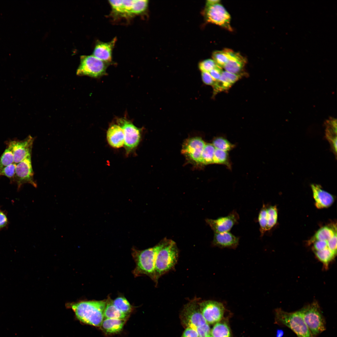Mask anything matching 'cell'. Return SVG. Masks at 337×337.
Listing matches in <instances>:
<instances>
[{
	"label": "cell",
	"mask_w": 337,
	"mask_h": 337,
	"mask_svg": "<svg viewBox=\"0 0 337 337\" xmlns=\"http://www.w3.org/2000/svg\"><path fill=\"white\" fill-rule=\"evenodd\" d=\"M267 205L263 204L260 210L258 217L261 237H262L267 232Z\"/></svg>",
	"instance_id": "obj_31"
},
{
	"label": "cell",
	"mask_w": 337,
	"mask_h": 337,
	"mask_svg": "<svg viewBox=\"0 0 337 337\" xmlns=\"http://www.w3.org/2000/svg\"><path fill=\"white\" fill-rule=\"evenodd\" d=\"M337 120L333 117H330L325 123V137L329 142L332 152L336 158L337 155Z\"/></svg>",
	"instance_id": "obj_21"
},
{
	"label": "cell",
	"mask_w": 337,
	"mask_h": 337,
	"mask_svg": "<svg viewBox=\"0 0 337 337\" xmlns=\"http://www.w3.org/2000/svg\"><path fill=\"white\" fill-rule=\"evenodd\" d=\"M239 237L229 232L214 233L212 245L220 248L235 249L239 245Z\"/></svg>",
	"instance_id": "obj_15"
},
{
	"label": "cell",
	"mask_w": 337,
	"mask_h": 337,
	"mask_svg": "<svg viewBox=\"0 0 337 337\" xmlns=\"http://www.w3.org/2000/svg\"><path fill=\"white\" fill-rule=\"evenodd\" d=\"M337 234L336 225L325 226L320 228L310 240L309 243L311 244L316 241H328Z\"/></svg>",
	"instance_id": "obj_23"
},
{
	"label": "cell",
	"mask_w": 337,
	"mask_h": 337,
	"mask_svg": "<svg viewBox=\"0 0 337 337\" xmlns=\"http://www.w3.org/2000/svg\"><path fill=\"white\" fill-rule=\"evenodd\" d=\"M181 337H199L196 330L190 327H187Z\"/></svg>",
	"instance_id": "obj_43"
},
{
	"label": "cell",
	"mask_w": 337,
	"mask_h": 337,
	"mask_svg": "<svg viewBox=\"0 0 337 337\" xmlns=\"http://www.w3.org/2000/svg\"><path fill=\"white\" fill-rule=\"evenodd\" d=\"M198 304L201 313L208 324H216L223 317L225 308L222 303L207 300L199 301Z\"/></svg>",
	"instance_id": "obj_9"
},
{
	"label": "cell",
	"mask_w": 337,
	"mask_h": 337,
	"mask_svg": "<svg viewBox=\"0 0 337 337\" xmlns=\"http://www.w3.org/2000/svg\"><path fill=\"white\" fill-rule=\"evenodd\" d=\"M108 143L112 147L118 148L124 146V135L121 128L118 125L113 124L108 129L106 134Z\"/></svg>",
	"instance_id": "obj_18"
},
{
	"label": "cell",
	"mask_w": 337,
	"mask_h": 337,
	"mask_svg": "<svg viewBox=\"0 0 337 337\" xmlns=\"http://www.w3.org/2000/svg\"><path fill=\"white\" fill-rule=\"evenodd\" d=\"M34 139V138L29 135L22 140H14L9 142L12 148L14 163L17 164L32 155Z\"/></svg>",
	"instance_id": "obj_14"
},
{
	"label": "cell",
	"mask_w": 337,
	"mask_h": 337,
	"mask_svg": "<svg viewBox=\"0 0 337 337\" xmlns=\"http://www.w3.org/2000/svg\"><path fill=\"white\" fill-rule=\"evenodd\" d=\"M284 332L283 331L281 330H277L276 334V337H282L284 335Z\"/></svg>",
	"instance_id": "obj_45"
},
{
	"label": "cell",
	"mask_w": 337,
	"mask_h": 337,
	"mask_svg": "<svg viewBox=\"0 0 337 337\" xmlns=\"http://www.w3.org/2000/svg\"><path fill=\"white\" fill-rule=\"evenodd\" d=\"M14 163V156L12 146L9 142L0 157V171L7 166Z\"/></svg>",
	"instance_id": "obj_27"
},
{
	"label": "cell",
	"mask_w": 337,
	"mask_h": 337,
	"mask_svg": "<svg viewBox=\"0 0 337 337\" xmlns=\"http://www.w3.org/2000/svg\"><path fill=\"white\" fill-rule=\"evenodd\" d=\"M206 143L200 137L189 138L183 143L182 153L189 160L199 164L201 154Z\"/></svg>",
	"instance_id": "obj_13"
},
{
	"label": "cell",
	"mask_w": 337,
	"mask_h": 337,
	"mask_svg": "<svg viewBox=\"0 0 337 337\" xmlns=\"http://www.w3.org/2000/svg\"><path fill=\"white\" fill-rule=\"evenodd\" d=\"M239 216L237 211L233 210L227 215L217 219H207L206 221L214 233L229 232L233 226L237 224Z\"/></svg>",
	"instance_id": "obj_12"
},
{
	"label": "cell",
	"mask_w": 337,
	"mask_h": 337,
	"mask_svg": "<svg viewBox=\"0 0 337 337\" xmlns=\"http://www.w3.org/2000/svg\"><path fill=\"white\" fill-rule=\"evenodd\" d=\"M201 77L203 82L205 84L211 85L212 87L213 86L215 81L214 80L209 72H202Z\"/></svg>",
	"instance_id": "obj_40"
},
{
	"label": "cell",
	"mask_w": 337,
	"mask_h": 337,
	"mask_svg": "<svg viewBox=\"0 0 337 337\" xmlns=\"http://www.w3.org/2000/svg\"><path fill=\"white\" fill-rule=\"evenodd\" d=\"M116 40V38H115L109 42H97L92 55L105 63L110 62L112 61V50Z\"/></svg>",
	"instance_id": "obj_17"
},
{
	"label": "cell",
	"mask_w": 337,
	"mask_h": 337,
	"mask_svg": "<svg viewBox=\"0 0 337 337\" xmlns=\"http://www.w3.org/2000/svg\"><path fill=\"white\" fill-rule=\"evenodd\" d=\"M198 302L199 300L194 298L186 304L182 310L181 320L186 328L196 330L197 328L208 323L201 313Z\"/></svg>",
	"instance_id": "obj_6"
},
{
	"label": "cell",
	"mask_w": 337,
	"mask_h": 337,
	"mask_svg": "<svg viewBox=\"0 0 337 337\" xmlns=\"http://www.w3.org/2000/svg\"><path fill=\"white\" fill-rule=\"evenodd\" d=\"M208 337H213L211 335H210Z\"/></svg>",
	"instance_id": "obj_46"
},
{
	"label": "cell",
	"mask_w": 337,
	"mask_h": 337,
	"mask_svg": "<svg viewBox=\"0 0 337 337\" xmlns=\"http://www.w3.org/2000/svg\"><path fill=\"white\" fill-rule=\"evenodd\" d=\"M222 72V68L217 66L209 73L214 80L216 81L219 79Z\"/></svg>",
	"instance_id": "obj_42"
},
{
	"label": "cell",
	"mask_w": 337,
	"mask_h": 337,
	"mask_svg": "<svg viewBox=\"0 0 337 337\" xmlns=\"http://www.w3.org/2000/svg\"><path fill=\"white\" fill-rule=\"evenodd\" d=\"M228 50L215 51L212 54L213 60L218 66L222 68L224 67L229 59Z\"/></svg>",
	"instance_id": "obj_29"
},
{
	"label": "cell",
	"mask_w": 337,
	"mask_h": 337,
	"mask_svg": "<svg viewBox=\"0 0 337 337\" xmlns=\"http://www.w3.org/2000/svg\"><path fill=\"white\" fill-rule=\"evenodd\" d=\"M196 330L199 337H208L210 335L211 330L208 323L197 328Z\"/></svg>",
	"instance_id": "obj_37"
},
{
	"label": "cell",
	"mask_w": 337,
	"mask_h": 337,
	"mask_svg": "<svg viewBox=\"0 0 337 337\" xmlns=\"http://www.w3.org/2000/svg\"><path fill=\"white\" fill-rule=\"evenodd\" d=\"M104 319H117L126 320L128 317L118 310L113 304V300L109 297L106 299V303L104 313Z\"/></svg>",
	"instance_id": "obj_24"
},
{
	"label": "cell",
	"mask_w": 337,
	"mask_h": 337,
	"mask_svg": "<svg viewBox=\"0 0 337 337\" xmlns=\"http://www.w3.org/2000/svg\"><path fill=\"white\" fill-rule=\"evenodd\" d=\"M106 300L83 301L70 303L67 306L74 311L76 317L85 324L100 327L104 320Z\"/></svg>",
	"instance_id": "obj_1"
},
{
	"label": "cell",
	"mask_w": 337,
	"mask_h": 337,
	"mask_svg": "<svg viewBox=\"0 0 337 337\" xmlns=\"http://www.w3.org/2000/svg\"><path fill=\"white\" fill-rule=\"evenodd\" d=\"M227 152L216 149L213 158V164H224L230 167Z\"/></svg>",
	"instance_id": "obj_34"
},
{
	"label": "cell",
	"mask_w": 337,
	"mask_h": 337,
	"mask_svg": "<svg viewBox=\"0 0 337 337\" xmlns=\"http://www.w3.org/2000/svg\"><path fill=\"white\" fill-rule=\"evenodd\" d=\"M212 144L215 149L226 152L232 150L234 147V144L222 137L215 138L213 140Z\"/></svg>",
	"instance_id": "obj_33"
},
{
	"label": "cell",
	"mask_w": 337,
	"mask_h": 337,
	"mask_svg": "<svg viewBox=\"0 0 337 337\" xmlns=\"http://www.w3.org/2000/svg\"><path fill=\"white\" fill-rule=\"evenodd\" d=\"M178 256V250L176 243L173 240L168 239L156 256L155 273L157 283L159 277L174 267Z\"/></svg>",
	"instance_id": "obj_3"
},
{
	"label": "cell",
	"mask_w": 337,
	"mask_h": 337,
	"mask_svg": "<svg viewBox=\"0 0 337 337\" xmlns=\"http://www.w3.org/2000/svg\"><path fill=\"white\" fill-rule=\"evenodd\" d=\"M240 74H235L226 71H223L219 79L212 86L214 93L226 90L233 84L241 76Z\"/></svg>",
	"instance_id": "obj_20"
},
{
	"label": "cell",
	"mask_w": 337,
	"mask_h": 337,
	"mask_svg": "<svg viewBox=\"0 0 337 337\" xmlns=\"http://www.w3.org/2000/svg\"><path fill=\"white\" fill-rule=\"evenodd\" d=\"M16 165L14 163L3 168L0 171V176H5L10 179L11 183L14 182Z\"/></svg>",
	"instance_id": "obj_35"
},
{
	"label": "cell",
	"mask_w": 337,
	"mask_h": 337,
	"mask_svg": "<svg viewBox=\"0 0 337 337\" xmlns=\"http://www.w3.org/2000/svg\"><path fill=\"white\" fill-rule=\"evenodd\" d=\"M220 2L219 0H207L206 3V7L211 6L217 3H219Z\"/></svg>",
	"instance_id": "obj_44"
},
{
	"label": "cell",
	"mask_w": 337,
	"mask_h": 337,
	"mask_svg": "<svg viewBox=\"0 0 337 337\" xmlns=\"http://www.w3.org/2000/svg\"><path fill=\"white\" fill-rule=\"evenodd\" d=\"M313 197L316 207L321 209L330 206L334 202L333 196L322 189L319 185L312 184L311 185Z\"/></svg>",
	"instance_id": "obj_16"
},
{
	"label": "cell",
	"mask_w": 337,
	"mask_h": 337,
	"mask_svg": "<svg viewBox=\"0 0 337 337\" xmlns=\"http://www.w3.org/2000/svg\"><path fill=\"white\" fill-rule=\"evenodd\" d=\"M217 66L213 60L208 59L200 62L199 67L202 72H209Z\"/></svg>",
	"instance_id": "obj_36"
},
{
	"label": "cell",
	"mask_w": 337,
	"mask_h": 337,
	"mask_svg": "<svg viewBox=\"0 0 337 337\" xmlns=\"http://www.w3.org/2000/svg\"><path fill=\"white\" fill-rule=\"evenodd\" d=\"M210 335L213 337H231L229 327L225 322L216 323L211 330Z\"/></svg>",
	"instance_id": "obj_25"
},
{
	"label": "cell",
	"mask_w": 337,
	"mask_h": 337,
	"mask_svg": "<svg viewBox=\"0 0 337 337\" xmlns=\"http://www.w3.org/2000/svg\"><path fill=\"white\" fill-rule=\"evenodd\" d=\"M229 59L224 66L225 71L235 74H240L246 62V60L239 53L228 50Z\"/></svg>",
	"instance_id": "obj_19"
},
{
	"label": "cell",
	"mask_w": 337,
	"mask_h": 337,
	"mask_svg": "<svg viewBox=\"0 0 337 337\" xmlns=\"http://www.w3.org/2000/svg\"><path fill=\"white\" fill-rule=\"evenodd\" d=\"M314 252L318 259L326 267L336 255L328 248Z\"/></svg>",
	"instance_id": "obj_30"
},
{
	"label": "cell",
	"mask_w": 337,
	"mask_h": 337,
	"mask_svg": "<svg viewBox=\"0 0 337 337\" xmlns=\"http://www.w3.org/2000/svg\"><path fill=\"white\" fill-rule=\"evenodd\" d=\"M267 231L271 229L276 223L278 212L276 206L267 205Z\"/></svg>",
	"instance_id": "obj_32"
},
{
	"label": "cell",
	"mask_w": 337,
	"mask_h": 337,
	"mask_svg": "<svg viewBox=\"0 0 337 337\" xmlns=\"http://www.w3.org/2000/svg\"><path fill=\"white\" fill-rule=\"evenodd\" d=\"M117 123L122 129L124 135V146L127 155L129 154L138 145L141 139V130L132 122L123 118L117 120Z\"/></svg>",
	"instance_id": "obj_8"
},
{
	"label": "cell",
	"mask_w": 337,
	"mask_h": 337,
	"mask_svg": "<svg viewBox=\"0 0 337 337\" xmlns=\"http://www.w3.org/2000/svg\"><path fill=\"white\" fill-rule=\"evenodd\" d=\"M313 337L325 330V321L317 302L299 310Z\"/></svg>",
	"instance_id": "obj_5"
},
{
	"label": "cell",
	"mask_w": 337,
	"mask_h": 337,
	"mask_svg": "<svg viewBox=\"0 0 337 337\" xmlns=\"http://www.w3.org/2000/svg\"><path fill=\"white\" fill-rule=\"evenodd\" d=\"M114 305L120 311L129 315L133 310V307L124 297L120 296L113 300Z\"/></svg>",
	"instance_id": "obj_28"
},
{
	"label": "cell",
	"mask_w": 337,
	"mask_h": 337,
	"mask_svg": "<svg viewBox=\"0 0 337 337\" xmlns=\"http://www.w3.org/2000/svg\"><path fill=\"white\" fill-rule=\"evenodd\" d=\"M215 149L212 144L206 143L201 154L200 164L204 165L213 164Z\"/></svg>",
	"instance_id": "obj_26"
},
{
	"label": "cell",
	"mask_w": 337,
	"mask_h": 337,
	"mask_svg": "<svg viewBox=\"0 0 337 337\" xmlns=\"http://www.w3.org/2000/svg\"><path fill=\"white\" fill-rule=\"evenodd\" d=\"M1 210L0 209V212L1 211Z\"/></svg>",
	"instance_id": "obj_47"
},
{
	"label": "cell",
	"mask_w": 337,
	"mask_h": 337,
	"mask_svg": "<svg viewBox=\"0 0 337 337\" xmlns=\"http://www.w3.org/2000/svg\"><path fill=\"white\" fill-rule=\"evenodd\" d=\"M275 322L291 329L297 337H313L299 310L288 312L280 308L275 310Z\"/></svg>",
	"instance_id": "obj_4"
},
{
	"label": "cell",
	"mask_w": 337,
	"mask_h": 337,
	"mask_svg": "<svg viewBox=\"0 0 337 337\" xmlns=\"http://www.w3.org/2000/svg\"><path fill=\"white\" fill-rule=\"evenodd\" d=\"M328 248L335 255L337 253V234L330 239L328 241Z\"/></svg>",
	"instance_id": "obj_41"
},
{
	"label": "cell",
	"mask_w": 337,
	"mask_h": 337,
	"mask_svg": "<svg viewBox=\"0 0 337 337\" xmlns=\"http://www.w3.org/2000/svg\"><path fill=\"white\" fill-rule=\"evenodd\" d=\"M168 240L164 239L155 246L144 250L133 249L132 255L136 264L133 273L135 277L146 275L157 284L155 273L156 258L158 252Z\"/></svg>",
	"instance_id": "obj_2"
},
{
	"label": "cell",
	"mask_w": 337,
	"mask_h": 337,
	"mask_svg": "<svg viewBox=\"0 0 337 337\" xmlns=\"http://www.w3.org/2000/svg\"><path fill=\"white\" fill-rule=\"evenodd\" d=\"M9 220L6 213L1 210L0 212V230L7 227Z\"/></svg>",
	"instance_id": "obj_38"
},
{
	"label": "cell",
	"mask_w": 337,
	"mask_h": 337,
	"mask_svg": "<svg viewBox=\"0 0 337 337\" xmlns=\"http://www.w3.org/2000/svg\"><path fill=\"white\" fill-rule=\"evenodd\" d=\"M205 15L207 21L232 30L230 25V16L224 7L219 3L206 7Z\"/></svg>",
	"instance_id": "obj_11"
},
{
	"label": "cell",
	"mask_w": 337,
	"mask_h": 337,
	"mask_svg": "<svg viewBox=\"0 0 337 337\" xmlns=\"http://www.w3.org/2000/svg\"><path fill=\"white\" fill-rule=\"evenodd\" d=\"M125 320L117 319H104L100 327L107 334L117 333L122 330Z\"/></svg>",
	"instance_id": "obj_22"
},
{
	"label": "cell",
	"mask_w": 337,
	"mask_h": 337,
	"mask_svg": "<svg viewBox=\"0 0 337 337\" xmlns=\"http://www.w3.org/2000/svg\"><path fill=\"white\" fill-rule=\"evenodd\" d=\"M80 60V64L76 72L77 75L98 77L105 74L107 63L93 55L81 56Z\"/></svg>",
	"instance_id": "obj_7"
},
{
	"label": "cell",
	"mask_w": 337,
	"mask_h": 337,
	"mask_svg": "<svg viewBox=\"0 0 337 337\" xmlns=\"http://www.w3.org/2000/svg\"><path fill=\"white\" fill-rule=\"evenodd\" d=\"M328 240H319L314 242L313 243V249L314 251H320L328 248Z\"/></svg>",
	"instance_id": "obj_39"
},
{
	"label": "cell",
	"mask_w": 337,
	"mask_h": 337,
	"mask_svg": "<svg viewBox=\"0 0 337 337\" xmlns=\"http://www.w3.org/2000/svg\"><path fill=\"white\" fill-rule=\"evenodd\" d=\"M33 176L31 155H30L17 164L14 182L17 184V190H19L25 183L30 184L34 187H37V184L34 180Z\"/></svg>",
	"instance_id": "obj_10"
}]
</instances>
